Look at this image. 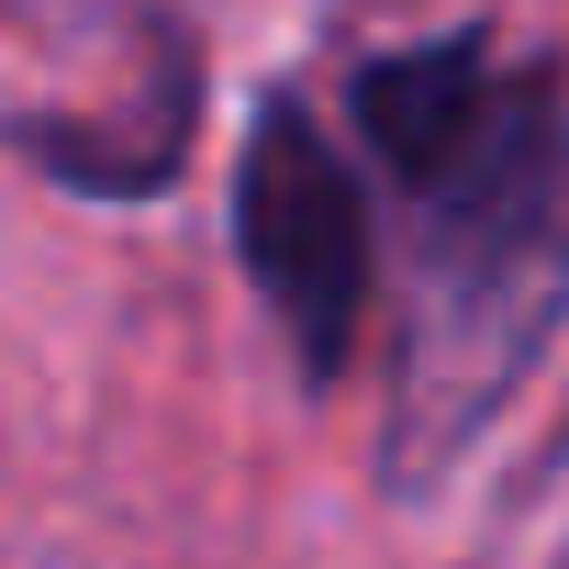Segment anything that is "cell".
I'll use <instances>...</instances> for the list:
<instances>
[{
    "instance_id": "2",
    "label": "cell",
    "mask_w": 569,
    "mask_h": 569,
    "mask_svg": "<svg viewBox=\"0 0 569 569\" xmlns=\"http://www.w3.org/2000/svg\"><path fill=\"white\" fill-rule=\"evenodd\" d=\"M234 257L257 279V302L279 313V336H291V369L313 391L347 380L380 246H369V190H358L347 146L291 90H268L246 112V146H234Z\"/></svg>"
},
{
    "instance_id": "1",
    "label": "cell",
    "mask_w": 569,
    "mask_h": 569,
    "mask_svg": "<svg viewBox=\"0 0 569 569\" xmlns=\"http://www.w3.org/2000/svg\"><path fill=\"white\" fill-rule=\"evenodd\" d=\"M358 146L413 201V336L391 402V480H436L525 391L569 325V101L491 34H425L347 79Z\"/></svg>"
}]
</instances>
